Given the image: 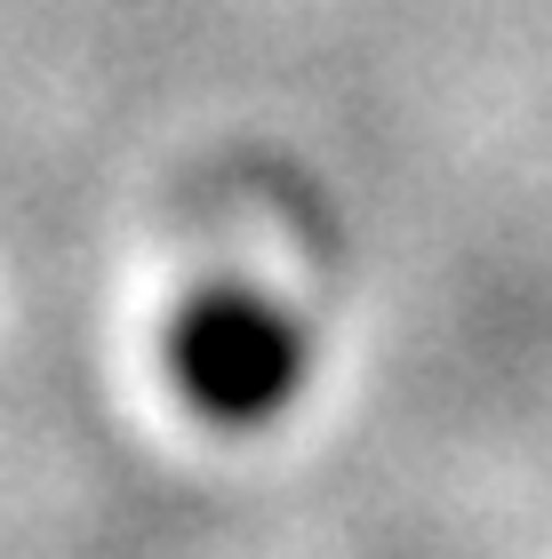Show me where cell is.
<instances>
[{
  "instance_id": "cell-1",
  "label": "cell",
  "mask_w": 552,
  "mask_h": 559,
  "mask_svg": "<svg viewBox=\"0 0 552 559\" xmlns=\"http://www.w3.org/2000/svg\"><path fill=\"white\" fill-rule=\"evenodd\" d=\"M168 368L177 392L216 424H272L305 392L313 336L289 304H272L265 288H209L192 296L177 328H168Z\"/></svg>"
}]
</instances>
